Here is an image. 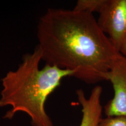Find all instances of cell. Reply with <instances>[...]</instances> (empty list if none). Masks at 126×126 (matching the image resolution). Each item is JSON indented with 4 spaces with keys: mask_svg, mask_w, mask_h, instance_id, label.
<instances>
[{
    "mask_svg": "<svg viewBox=\"0 0 126 126\" xmlns=\"http://www.w3.org/2000/svg\"><path fill=\"white\" fill-rule=\"evenodd\" d=\"M99 126H126V116L102 118Z\"/></svg>",
    "mask_w": 126,
    "mask_h": 126,
    "instance_id": "52a82bcc",
    "label": "cell"
},
{
    "mask_svg": "<svg viewBox=\"0 0 126 126\" xmlns=\"http://www.w3.org/2000/svg\"><path fill=\"white\" fill-rule=\"evenodd\" d=\"M119 53H120L122 56H123L126 57V37L124 39V40L123 42L122 45L119 49Z\"/></svg>",
    "mask_w": 126,
    "mask_h": 126,
    "instance_id": "ba28073f",
    "label": "cell"
},
{
    "mask_svg": "<svg viewBox=\"0 0 126 126\" xmlns=\"http://www.w3.org/2000/svg\"><path fill=\"white\" fill-rule=\"evenodd\" d=\"M41 61L40 50L36 46L32 53L23 55L16 70L9 71L1 79L0 108L11 107L4 119L11 120L16 113H24L32 126H54L46 110V102L63 79L72 77L73 73L48 64L40 68Z\"/></svg>",
    "mask_w": 126,
    "mask_h": 126,
    "instance_id": "7a4b0ae2",
    "label": "cell"
},
{
    "mask_svg": "<svg viewBox=\"0 0 126 126\" xmlns=\"http://www.w3.org/2000/svg\"><path fill=\"white\" fill-rule=\"evenodd\" d=\"M114 95L104 106L106 117L126 116V57L120 53L109 72Z\"/></svg>",
    "mask_w": 126,
    "mask_h": 126,
    "instance_id": "277c9868",
    "label": "cell"
},
{
    "mask_svg": "<svg viewBox=\"0 0 126 126\" xmlns=\"http://www.w3.org/2000/svg\"><path fill=\"white\" fill-rule=\"evenodd\" d=\"M42 61L71 71L88 84L108 81L120 53L100 29L94 14L48 8L37 26Z\"/></svg>",
    "mask_w": 126,
    "mask_h": 126,
    "instance_id": "6da1fadb",
    "label": "cell"
},
{
    "mask_svg": "<svg viewBox=\"0 0 126 126\" xmlns=\"http://www.w3.org/2000/svg\"><path fill=\"white\" fill-rule=\"evenodd\" d=\"M106 0H78L74 9L94 14L99 13Z\"/></svg>",
    "mask_w": 126,
    "mask_h": 126,
    "instance_id": "8992f818",
    "label": "cell"
},
{
    "mask_svg": "<svg viewBox=\"0 0 126 126\" xmlns=\"http://www.w3.org/2000/svg\"><path fill=\"white\" fill-rule=\"evenodd\" d=\"M98 14L100 29L119 51L126 37V0H106Z\"/></svg>",
    "mask_w": 126,
    "mask_h": 126,
    "instance_id": "3957f363",
    "label": "cell"
},
{
    "mask_svg": "<svg viewBox=\"0 0 126 126\" xmlns=\"http://www.w3.org/2000/svg\"><path fill=\"white\" fill-rule=\"evenodd\" d=\"M102 92L103 88L100 85L94 86L88 97L82 89L76 91L77 99L82 108V119L78 126H99L103 111Z\"/></svg>",
    "mask_w": 126,
    "mask_h": 126,
    "instance_id": "5b68a950",
    "label": "cell"
}]
</instances>
